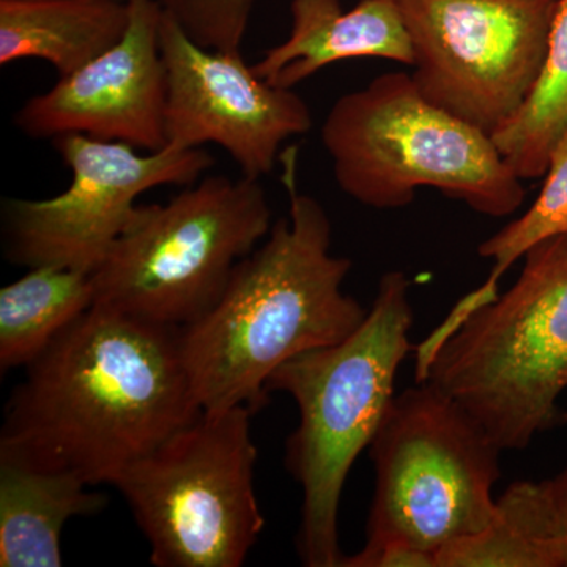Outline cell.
<instances>
[{
    "label": "cell",
    "instance_id": "cell-9",
    "mask_svg": "<svg viewBox=\"0 0 567 567\" xmlns=\"http://www.w3.org/2000/svg\"><path fill=\"white\" fill-rule=\"evenodd\" d=\"M425 99L494 136L535 87L559 0H395Z\"/></svg>",
    "mask_w": 567,
    "mask_h": 567
},
{
    "label": "cell",
    "instance_id": "cell-21",
    "mask_svg": "<svg viewBox=\"0 0 567 567\" xmlns=\"http://www.w3.org/2000/svg\"><path fill=\"white\" fill-rule=\"evenodd\" d=\"M341 567H436L431 551L401 540L365 543L363 550L342 559Z\"/></svg>",
    "mask_w": 567,
    "mask_h": 567
},
{
    "label": "cell",
    "instance_id": "cell-5",
    "mask_svg": "<svg viewBox=\"0 0 567 567\" xmlns=\"http://www.w3.org/2000/svg\"><path fill=\"white\" fill-rule=\"evenodd\" d=\"M516 284L440 347L423 382L453 395L503 451L558 423L567 388V235L529 249Z\"/></svg>",
    "mask_w": 567,
    "mask_h": 567
},
{
    "label": "cell",
    "instance_id": "cell-2",
    "mask_svg": "<svg viewBox=\"0 0 567 567\" xmlns=\"http://www.w3.org/2000/svg\"><path fill=\"white\" fill-rule=\"evenodd\" d=\"M284 156L289 215L235 268L219 300L178 330L183 363L205 413L244 405L256 415L268 380L298 354L344 341L368 309L342 290L352 262L331 254V223L298 192L297 155Z\"/></svg>",
    "mask_w": 567,
    "mask_h": 567
},
{
    "label": "cell",
    "instance_id": "cell-24",
    "mask_svg": "<svg viewBox=\"0 0 567 567\" xmlns=\"http://www.w3.org/2000/svg\"><path fill=\"white\" fill-rule=\"evenodd\" d=\"M115 2H126V0H115Z\"/></svg>",
    "mask_w": 567,
    "mask_h": 567
},
{
    "label": "cell",
    "instance_id": "cell-15",
    "mask_svg": "<svg viewBox=\"0 0 567 567\" xmlns=\"http://www.w3.org/2000/svg\"><path fill=\"white\" fill-rule=\"evenodd\" d=\"M130 11L115 0H0V65L40 59L69 76L125 35Z\"/></svg>",
    "mask_w": 567,
    "mask_h": 567
},
{
    "label": "cell",
    "instance_id": "cell-12",
    "mask_svg": "<svg viewBox=\"0 0 567 567\" xmlns=\"http://www.w3.org/2000/svg\"><path fill=\"white\" fill-rule=\"evenodd\" d=\"M126 6L128 29L114 47L22 104L13 117L22 134L51 141L84 134L145 152L166 147L164 9L159 0H126Z\"/></svg>",
    "mask_w": 567,
    "mask_h": 567
},
{
    "label": "cell",
    "instance_id": "cell-23",
    "mask_svg": "<svg viewBox=\"0 0 567 567\" xmlns=\"http://www.w3.org/2000/svg\"><path fill=\"white\" fill-rule=\"evenodd\" d=\"M559 421H561V423L567 424V412L561 413V415H559Z\"/></svg>",
    "mask_w": 567,
    "mask_h": 567
},
{
    "label": "cell",
    "instance_id": "cell-4",
    "mask_svg": "<svg viewBox=\"0 0 567 567\" xmlns=\"http://www.w3.org/2000/svg\"><path fill=\"white\" fill-rule=\"evenodd\" d=\"M320 137L339 188L375 210L404 208L417 189L435 188L503 218L527 193L491 134L425 99L401 71L342 95Z\"/></svg>",
    "mask_w": 567,
    "mask_h": 567
},
{
    "label": "cell",
    "instance_id": "cell-1",
    "mask_svg": "<svg viewBox=\"0 0 567 567\" xmlns=\"http://www.w3.org/2000/svg\"><path fill=\"white\" fill-rule=\"evenodd\" d=\"M200 413L177 328L93 305L25 368L0 456L111 486Z\"/></svg>",
    "mask_w": 567,
    "mask_h": 567
},
{
    "label": "cell",
    "instance_id": "cell-6",
    "mask_svg": "<svg viewBox=\"0 0 567 567\" xmlns=\"http://www.w3.org/2000/svg\"><path fill=\"white\" fill-rule=\"evenodd\" d=\"M256 178L210 175L166 204L137 205L92 271L95 305L163 327H188L219 300L237 265L270 234Z\"/></svg>",
    "mask_w": 567,
    "mask_h": 567
},
{
    "label": "cell",
    "instance_id": "cell-8",
    "mask_svg": "<svg viewBox=\"0 0 567 567\" xmlns=\"http://www.w3.org/2000/svg\"><path fill=\"white\" fill-rule=\"evenodd\" d=\"M254 413H200L112 481L156 567H238L265 528L254 468Z\"/></svg>",
    "mask_w": 567,
    "mask_h": 567
},
{
    "label": "cell",
    "instance_id": "cell-14",
    "mask_svg": "<svg viewBox=\"0 0 567 567\" xmlns=\"http://www.w3.org/2000/svg\"><path fill=\"white\" fill-rule=\"evenodd\" d=\"M89 487L73 473L0 456V566H62L66 522L106 506V496Z\"/></svg>",
    "mask_w": 567,
    "mask_h": 567
},
{
    "label": "cell",
    "instance_id": "cell-22",
    "mask_svg": "<svg viewBox=\"0 0 567 567\" xmlns=\"http://www.w3.org/2000/svg\"><path fill=\"white\" fill-rule=\"evenodd\" d=\"M546 486L557 524L559 563L561 567H567V468L547 480Z\"/></svg>",
    "mask_w": 567,
    "mask_h": 567
},
{
    "label": "cell",
    "instance_id": "cell-10",
    "mask_svg": "<svg viewBox=\"0 0 567 567\" xmlns=\"http://www.w3.org/2000/svg\"><path fill=\"white\" fill-rule=\"evenodd\" d=\"M52 144L70 169L69 188L51 199L2 205L6 254L22 267L92 274L132 223L137 197L159 186L193 185L215 163L204 147L167 144L141 155L133 145L84 134H65Z\"/></svg>",
    "mask_w": 567,
    "mask_h": 567
},
{
    "label": "cell",
    "instance_id": "cell-19",
    "mask_svg": "<svg viewBox=\"0 0 567 567\" xmlns=\"http://www.w3.org/2000/svg\"><path fill=\"white\" fill-rule=\"evenodd\" d=\"M567 134V0H559L535 87L517 114L492 136L522 178L546 175L551 152Z\"/></svg>",
    "mask_w": 567,
    "mask_h": 567
},
{
    "label": "cell",
    "instance_id": "cell-20",
    "mask_svg": "<svg viewBox=\"0 0 567 567\" xmlns=\"http://www.w3.org/2000/svg\"><path fill=\"white\" fill-rule=\"evenodd\" d=\"M196 43L216 51H240L256 0H159Z\"/></svg>",
    "mask_w": 567,
    "mask_h": 567
},
{
    "label": "cell",
    "instance_id": "cell-3",
    "mask_svg": "<svg viewBox=\"0 0 567 567\" xmlns=\"http://www.w3.org/2000/svg\"><path fill=\"white\" fill-rule=\"evenodd\" d=\"M412 282L388 271L363 323L344 341L298 354L276 369L267 390L293 399L300 423L286 466L303 491L297 550L308 567H341L339 503L347 476L385 417L395 375L413 349Z\"/></svg>",
    "mask_w": 567,
    "mask_h": 567
},
{
    "label": "cell",
    "instance_id": "cell-18",
    "mask_svg": "<svg viewBox=\"0 0 567 567\" xmlns=\"http://www.w3.org/2000/svg\"><path fill=\"white\" fill-rule=\"evenodd\" d=\"M436 567H561L546 481H518L496 498L483 532L436 554Z\"/></svg>",
    "mask_w": 567,
    "mask_h": 567
},
{
    "label": "cell",
    "instance_id": "cell-11",
    "mask_svg": "<svg viewBox=\"0 0 567 567\" xmlns=\"http://www.w3.org/2000/svg\"><path fill=\"white\" fill-rule=\"evenodd\" d=\"M159 50L167 73V144L218 145L241 175L260 181L275 169L284 142L311 132V110L293 89L257 76L240 51L196 43L167 11Z\"/></svg>",
    "mask_w": 567,
    "mask_h": 567
},
{
    "label": "cell",
    "instance_id": "cell-13",
    "mask_svg": "<svg viewBox=\"0 0 567 567\" xmlns=\"http://www.w3.org/2000/svg\"><path fill=\"white\" fill-rule=\"evenodd\" d=\"M379 58L413 65V48L395 0H361L342 10L339 0H293L289 39L265 52L252 70L281 89L331 63Z\"/></svg>",
    "mask_w": 567,
    "mask_h": 567
},
{
    "label": "cell",
    "instance_id": "cell-7",
    "mask_svg": "<svg viewBox=\"0 0 567 567\" xmlns=\"http://www.w3.org/2000/svg\"><path fill=\"white\" fill-rule=\"evenodd\" d=\"M503 450L435 383L395 394L369 446L375 470L368 540L435 555L491 524Z\"/></svg>",
    "mask_w": 567,
    "mask_h": 567
},
{
    "label": "cell",
    "instance_id": "cell-17",
    "mask_svg": "<svg viewBox=\"0 0 567 567\" xmlns=\"http://www.w3.org/2000/svg\"><path fill=\"white\" fill-rule=\"evenodd\" d=\"M546 174L543 192L525 215L506 224L477 248L483 259L494 262L491 275L473 292L462 297L443 322L415 347L417 375L425 374L440 347L456 333L470 316L496 300L499 281L518 259H524L525 254L540 241L567 235V134L551 152Z\"/></svg>",
    "mask_w": 567,
    "mask_h": 567
},
{
    "label": "cell",
    "instance_id": "cell-16",
    "mask_svg": "<svg viewBox=\"0 0 567 567\" xmlns=\"http://www.w3.org/2000/svg\"><path fill=\"white\" fill-rule=\"evenodd\" d=\"M95 305L92 274L29 268L0 290V368H28L51 342Z\"/></svg>",
    "mask_w": 567,
    "mask_h": 567
}]
</instances>
